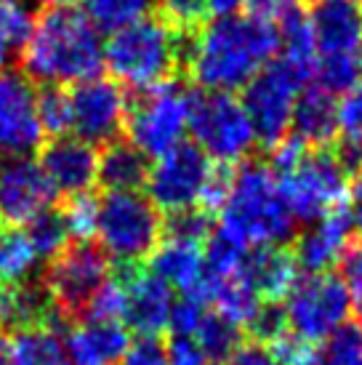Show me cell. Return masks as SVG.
<instances>
[{
	"label": "cell",
	"mask_w": 362,
	"mask_h": 365,
	"mask_svg": "<svg viewBox=\"0 0 362 365\" xmlns=\"http://www.w3.org/2000/svg\"><path fill=\"white\" fill-rule=\"evenodd\" d=\"M277 21L262 16H219L187 38L184 70L208 93H234L277 59Z\"/></svg>",
	"instance_id": "1"
},
{
	"label": "cell",
	"mask_w": 362,
	"mask_h": 365,
	"mask_svg": "<svg viewBox=\"0 0 362 365\" xmlns=\"http://www.w3.org/2000/svg\"><path fill=\"white\" fill-rule=\"evenodd\" d=\"M19 53L24 75L43 83L46 88L93 81L104 67V43L99 30L83 11L64 6L43 11Z\"/></svg>",
	"instance_id": "2"
},
{
	"label": "cell",
	"mask_w": 362,
	"mask_h": 365,
	"mask_svg": "<svg viewBox=\"0 0 362 365\" xmlns=\"http://www.w3.org/2000/svg\"><path fill=\"white\" fill-rule=\"evenodd\" d=\"M219 216L224 232L248 248H280L296 232V219L267 163L245 160L232 168Z\"/></svg>",
	"instance_id": "3"
},
{
	"label": "cell",
	"mask_w": 362,
	"mask_h": 365,
	"mask_svg": "<svg viewBox=\"0 0 362 365\" xmlns=\"http://www.w3.org/2000/svg\"><path fill=\"white\" fill-rule=\"evenodd\" d=\"M184 51L187 35L173 30L160 14H152L112 32L104 43V67L118 86L147 91L184 70Z\"/></svg>",
	"instance_id": "4"
},
{
	"label": "cell",
	"mask_w": 362,
	"mask_h": 365,
	"mask_svg": "<svg viewBox=\"0 0 362 365\" xmlns=\"http://www.w3.org/2000/svg\"><path fill=\"white\" fill-rule=\"evenodd\" d=\"M162 213L139 192H107L99 200V248L120 267H144L162 240Z\"/></svg>",
	"instance_id": "5"
},
{
	"label": "cell",
	"mask_w": 362,
	"mask_h": 365,
	"mask_svg": "<svg viewBox=\"0 0 362 365\" xmlns=\"http://www.w3.org/2000/svg\"><path fill=\"white\" fill-rule=\"evenodd\" d=\"M192 93L179 81H168L162 86L139 91L136 99L128 102L125 131L128 142L147 160L162 158L165 153L184 144V133L190 131Z\"/></svg>",
	"instance_id": "6"
},
{
	"label": "cell",
	"mask_w": 362,
	"mask_h": 365,
	"mask_svg": "<svg viewBox=\"0 0 362 365\" xmlns=\"http://www.w3.org/2000/svg\"><path fill=\"white\" fill-rule=\"evenodd\" d=\"M277 182L296 224H312L343 208L349 168L331 150H309L288 171L277 173Z\"/></svg>",
	"instance_id": "7"
},
{
	"label": "cell",
	"mask_w": 362,
	"mask_h": 365,
	"mask_svg": "<svg viewBox=\"0 0 362 365\" xmlns=\"http://www.w3.org/2000/svg\"><path fill=\"white\" fill-rule=\"evenodd\" d=\"M190 131L195 136V147L224 168L245 163L259 144L248 112L232 93H192Z\"/></svg>",
	"instance_id": "8"
},
{
	"label": "cell",
	"mask_w": 362,
	"mask_h": 365,
	"mask_svg": "<svg viewBox=\"0 0 362 365\" xmlns=\"http://www.w3.org/2000/svg\"><path fill=\"white\" fill-rule=\"evenodd\" d=\"M110 277V256L90 240H75L56 259H51L43 288L59 317L81 323Z\"/></svg>",
	"instance_id": "9"
},
{
	"label": "cell",
	"mask_w": 362,
	"mask_h": 365,
	"mask_svg": "<svg viewBox=\"0 0 362 365\" xmlns=\"http://www.w3.org/2000/svg\"><path fill=\"white\" fill-rule=\"evenodd\" d=\"M285 323L288 331L301 336L306 341H322L349 323V291L343 285L341 274L322 272V274H304L299 283L293 285V291L282 302Z\"/></svg>",
	"instance_id": "10"
},
{
	"label": "cell",
	"mask_w": 362,
	"mask_h": 365,
	"mask_svg": "<svg viewBox=\"0 0 362 365\" xmlns=\"http://www.w3.org/2000/svg\"><path fill=\"white\" fill-rule=\"evenodd\" d=\"M216 163L208 160L195 144H179L155 160L147 176V197L160 213H181L200 208L216 173Z\"/></svg>",
	"instance_id": "11"
},
{
	"label": "cell",
	"mask_w": 362,
	"mask_h": 365,
	"mask_svg": "<svg viewBox=\"0 0 362 365\" xmlns=\"http://www.w3.org/2000/svg\"><path fill=\"white\" fill-rule=\"evenodd\" d=\"M301 91L304 83L288 67H282L280 61L267 64L245 86L242 107L248 112V120L256 131V142L272 150L291 133L293 107H296V99Z\"/></svg>",
	"instance_id": "12"
},
{
	"label": "cell",
	"mask_w": 362,
	"mask_h": 365,
	"mask_svg": "<svg viewBox=\"0 0 362 365\" xmlns=\"http://www.w3.org/2000/svg\"><path fill=\"white\" fill-rule=\"evenodd\" d=\"M70 131L81 142L96 147V144H112L125 131L128 118V93L115 81L93 78V81L78 83L70 93Z\"/></svg>",
	"instance_id": "13"
},
{
	"label": "cell",
	"mask_w": 362,
	"mask_h": 365,
	"mask_svg": "<svg viewBox=\"0 0 362 365\" xmlns=\"http://www.w3.org/2000/svg\"><path fill=\"white\" fill-rule=\"evenodd\" d=\"M46 139L35 83L16 70L0 72V155L30 158Z\"/></svg>",
	"instance_id": "14"
},
{
	"label": "cell",
	"mask_w": 362,
	"mask_h": 365,
	"mask_svg": "<svg viewBox=\"0 0 362 365\" xmlns=\"http://www.w3.org/2000/svg\"><path fill=\"white\" fill-rule=\"evenodd\" d=\"M56 192L32 158H3L0 160V224L27 227L41 213L51 211Z\"/></svg>",
	"instance_id": "15"
},
{
	"label": "cell",
	"mask_w": 362,
	"mask_h": 365,
	"mask_svg": "<svg viewBox=\"0 0 362 365\" xmlns=\"http://www.w3.org/2000/svg\"><path fill=\"white\" fill-rule=\"evenodd\" d=\"M118 277L125 288V328L136 331L141 339H157L168 331L173 312V294L144 267H120Z\"/></svg>",
	"instance_id": "16"
},
{
	"label": "cell",
	"mask_w": 362,
	"mask_h": 365,
	"mask_svg": "<svg viewBox=\"0 0 362 365\" xmlns=\"http://www.w3.org/2000/svg\"><path fill=\"white\" fill-rule=\"evenodd\" d=\"M317 59L360 56L362 6L357 0H312L306 11Z\"/></svg>",
	"instance_id": "17"
},
{
	"label": "cell",
	"mask_w": 362,
	"mask_h": 365,
	"mask_svg": "<svg viewBox=\"0 0 362 365\" xmlns=\"http://www.w3.org/2000/svg\"><path fill=\"white\" fill-rule=\"evenodd\" d=\"M38 163L56 195L64 197L86 195L96 184V171H99L96 147L81 142L78 136H56L43 147Z\"/></svg>",
	"instance_id": "18"
},
{
	"label": "cell",
	"mask_w": 362,
	"mask_h": 365,
	"mask_svg": "<svg viewBox=\"0 0 362 365\" xmlns=\"http://www.w3.org/2000/svg\"><path fill=\"white\" fill-rule=\"evenodd\" d=\"M354 240V227L349 219V211H341L325 216L320 222H312L296 237V248L291 254L299 264V269L306 274L331 272L336 264L343 262Z\"/></svg>",
	"instance_id": "19"
},
{
	"label": "cell",
	"mask_w": 362,
	"mask_h": 365,
	"mask_svg": "<svg viewBox=\"0 0 362 365\" xmlns=\"http://www.w3.org/2000/svg\"><path fill=\"white\" fill-rule=\"evenodd\" d=\"M131 346V331L118 320H81L64 339L72 365H118Z\"/></svg>",
	"instance_id": "20"
},
{
	"label": "cell",
	"mask_w": 362,
	"mask_h": 365,
	"mask_svg": "<svg viewBox=\"0 0 362 365\" xmlns=\"http://www.w3.org/2000/svg\"><path fill=\"white\" fill-rule=\"evenodd\" d=\"M242 274L262 302L282 304L285 296L293 291V285L299 283L301 269L291 251L280 245V248H251L242 264Z\"/></svg>",
	"instance_id": "21"
},
{
	"label": "cell",
	"mask_w": 362,
	"mask_h": 365,
	"mask_svg": "<svg viewBox=\"0 0 362 365\" xmlns=\"http://www.w3.org/2000/svg\"><path fill=\"white\" fill-rule=\"evenodd\" d=\"M43 325H59V314L51 304L43 283L0 285V334H19Z\"/></svg>",
	"instance_id": "22"
},
{
	"label": "cell",
	"mask_w": 362,
	"mask_h": 365,
	"mask_svg": "<svg viewBox=\"0 0 362 365\" xmlns=\"http://www.w3.org/2000/svg\"><path fill=\"white\" fill-rule=\"evenodd\" d=\"M147 269L168 288H179L184 296H197L202 283V245L165 237L150 256Z\"/></svg>",
	"instance_id": "23"
},
{
	"label": "cell",
	"mask_w": 362,
	"mask_h": 365,
	"mask_svg": "<svg viewBox=\"0 0 362 365\" xmlns=\"http://www.w3.org/2000/svg\"><path fill=\"white\" fill-rule=\"evenodd\" d=\"M336 112L338 102L333 99V93L309 86L296 99L291 133L309 150H328V144L336 139Z\"/></svg>",
	"instance_id": "24"
},
{
	"label": "cell",
	"mask_w": 362,
	"mask_h": 365,
	"mask_svg": "<svg viewBox=\"0 0 362 365\" xmlns=\"http://www.w3.org/2000/svg\"><path fill=\"white\" fill-rule=\"evenodd\" d=\"M277 32H280L277 61L282 67H288L306 86V81L314 78V64H317V48H314L306 11L301 6H293L291 11H285L277 19Z\"/></svg>",
	"instance_id": "25"
},
{
	"label": "cell",
	"mask_w": 362,
	"mask_h": 365,
	"mask_svg": "<svg viewBox=\"0 0 362 365\" xmlns=\"http://www.w3.org/2000/svg\"><path fill=\"white\" fill-rule=\"evenodd\" d=\"M147 176H150V160L128 139L107 144L99 155L96 182L107 192H139V187L147 184Z\"/></svg>",
	"instance_id": "26"
},
{
	"label": "cell",
	"mask_w": 362,
	"mask_h": 365,
	"mask_svg": "<svg viewBox=\"0 0 362 365\" xmlns=\"http://www.w3.org/2000/svg\"><path fill=\"white\" fill-rule=\"evenodd\" d=\"M14 365H72L59 325L19 331L9 339Z\"/></svg>",
	"instance_id": "27"
},
{
	"label": "cell",
	"mask_w": 362,
	"mask_h": 365,
	"mask_svg": "<svg viewBox=\"0 0 362 365\" xmlns=\"http://www.w3.org/2000/svg\"><path fill=\"white\" fill-rule=\"evenodd\" d=\"M38 262L41 259L32 251L27 232L19 227L0 224V285L27 283Z\"/></svg>",
	"instance_id": "28"
},
{
	"label": "cell",
	"mask_w": 362,
	"mask_h": 365,
	"mask_svg": "<svg viewBox=\"0 0 362 365\" xmlns=\"http://www.w3.org/2000/svg\"><path fill=\"white\" fill-rule=\"evenodd\" d=\"M336 139L338 158L346 168H357L362 163V83L338 99L336 112Z\"/></svg>",
	"instance_id": "29"
},
{
	"label": "cell",
	"mask_w": 362,
	"mask_h": 365,
	"mask_svg": "<svg viewBox=\"0 0 362 365\" xmlns=\"http://www.w3.org/2000/svg\"><path fill=\"white\" fill-rule=\"evenodd\" d=\"M192 341L200 346V352L205 355V360L222 363L229 360V355L234 352V346L240 344V328L232 325L227 317H222L219 312L208 309L205 317L200 320L197 331L192 336Z\"/></svg>",
	"instance_id": "30"
},
{
	"label": "cell",
	"mask_w": 362,
	"mask_h": 365,
	"mask_svg": "<svg viewBox=\"0 0 362 365\" xmlns=\"http://www.w3.org/2000/svg\"><path fill=\"white\" fill-rule=\"evenodd\" d=\"M152 3L155 0H86V16L99 32H118L147 16Z\"/></svg>",
	"instance_id": "31"
},
{
	"label": "cell",
	"mask_w": 362,
	"mask_h": 365,
	"mask_svg": "<svg viewBox=\"0 0 362 365\" xmlns=\"http://www.w3.org/2000/svg\"><path fill=\"white\" fill-rule=\"evenodd\" d=\"M27 237H30V245L38 259H56V256L72 243V235L67 230V222L61 211H46L41 213L35 222L27 224Z\"/></svg>",
	"instance_id": "32"
},
{
	"label": "cell",
	"mask_w": 362,
	"mask_h": 365,
	"mask_svg": "<svg viewBox=\"0 0 362 365\" xmlns=\"http://www.w3.org/2000/svg\"><path fill=\"white\" fill-rule=\"evenodd\" d=\"M317 365H362V325L343 323L317 346Z\"/></svg>",
	"instance_id": "33"
},
{
	"label": "cell",
	"mask_w": 362,
	"mask_h": 365,
	"mask_svg": "<svg viewBox=\"0 0 362 365\" xmlns=\"http://www.w3.org/2000/svg\"><path fill=\"white\" fill-rule=\"evenodd\" d=\"M314 78H317V88L328 93H349L352 88L360 86V61L357 56H328V59H317L314 64Z\"/></svg>",
	"instance_id": "34"
},
{
	"label": "cell",
	"mask_w": 362,
	"mask_h": 365,
	"mask_svg": "<svg viewBox=\"0 0 362 365\" xmlns=\"http://www.w3.org/2000/svg\"><path fill=\"white\" fill-rule=\"evenodd\" d=\"M38 118L43 131L56 136H67L72 125L70 115V93L64 88H43L38 91Z\"/></svg>",
	"instance_id": "35"
},
{
	"label": "cell",
	"mask_w": 362,
	"mask_h": 365,
	"mask_svg": "<svg viewBox=\"0 0 362 365\" xmlns=\"http://www.w3.org/2000/svg\"><path fill=\"white\" fill-rule=\"evenodd\" d=\"M32 11L21 0H0V38L9 43L14 51H21L30 41L32 32Z\"/></svg>",
	"instance_id": "36"
},
{
	"label": "cell",
	"mask_w": 362,
	"mask_h": 365,
	"mask_svg": "<svg viewBox=\"0 0 362 365\" xmlns=\"http://www.w3.org/2000/svg\"><path fill=\"white\" fill-rule=\"evenodd\" d=\"M157 9H160V16L173 30L192 38L195 32L205 24V16H208V9H205V0H155Z\"/></svg>",
	"instance_id": "37"
},
{
	"label": "cell",
	"mask_w": 362,
	"mask_h": 365,
	"mask_svg": "<svg viewBox=\"0 0 362 365\" xmlns=\"http://www.w3.org/2000/svg\"><path fill=\"white\" fill-rule=\"evenodd\" d=\"M162 232H165V237H171V240L205 245V240H208L213 232V216L200 211V208L173 213L171 219H168V227H165Z\"/></svg>",
	"instance_id": "38"
},
{
	"label": "cell",
	"mask_w": 362,
	"mask_h": 365,
	"mask_svg": "<svg viewBox=\"0 0 362 365\" xmlns=\"http://www.w3.org/2000/svg\"><path fill=\"white\" fill-rule=\"evenodd\" d=\"M64 222L75 240H90V235H96V216H99V200L90 192L67 197L64 205Z\"/></svg>",
	"instance_id": "39"
},
{
	"label": "cell",
	"mask_w": 362,
	"mask_h": 365,
	"mask_svg": "<svg viewBox=\"0 0 362 365\" xmlns=\"http://www.w3.org/2000/svg\"><path fill=\"white\" fill-rule=\"evenodd\" d=\"M267 346L272 349L277 365H317V346L312 341L301 339V336L291 334V331L277 336Z\"/></svg>",
	"instance_id": "40"
},
{
	"label": "cell",
	"mask_w": 362,
	"mask_h": 365,
	"mask_svg": "<svg viewBox=\"0 0 362 365\" xmlns=\"http://www.w3.org/2000/svg\"><path fill=\"white\" fill-rule=\"evenodd\" d=\"M343 274L341 280L349 291V304L352 312L357 314V323L362 325V240L349 248V254L343 256Z\"/></svg>",
	"instance_id": "41"
},
{
	"label": "cell",
	"mask_w": 362,
	"mask_h": 365,
	"mask_svg": "<svg viewBox=\"0 0 362 365\" xmlns=\"http://www.w3.org/2000/svg\"><path fill=\"white\" fill-rule=\"evenodd\" d=\"M118 365H168L165 346H162L157 339H139V341H131L128 352L123 355V360Z\"/></svg>",
	"instance_id": "42"
},
{
	"label": "cell",
	"mask_w": 362,
	"mask_h": 365,
	"mask_svg": "<svg viewBox=\"0 0 362 365\" xmlns=\"http://www.w3.org/2000/svg\"><path fill=\"white\" fill-rule=\"evenodd\" d=\"M229 365H277V360L267 344L248 339L234 346V352L229 355Z\"/></svg>",
	"instance_id": "43"
},
{
	"label": "cell",
	"mask_w": 362,
	"mask_h": 365,
	"mask_svg": "<svg viewBox=\"0 0 362 365\" xmlns=\"http://www.w3.org/2000/svg\"><path fill=\"white\" fill-rule=\"evenodd\" d=\"M165 357L168 365H205V355L200 352V346L195 344L187 336H173L171 344L165 346Z\"/></svg>",
	"instance_id": "44"
},
{
	"label": "cell",
	"mask_w": 362,
	"mask_h": 365,
	"mask_svg": "<svg viewBox=\"0 0 362 365\" xmlns=\"http://www.w3.org/2000/svg\"><path fill=\"white\" fill-rule=\"evenodd\" d=\"M245 6H248V11H251L253 16L277 21L285 11H291L293 6H299V3H296V0H245Z\"/></svg>",
	"instance_id": "45"
},
{
	"label": "cell",
	"mask_w": 362,
	"mask_h": 365,
	"mask_svg": "<svg viewBox=\"0 0 362 365\" xmlns=\"http://www.w3.org/2000/svg\"><path fill=\"white\" fill-rule=\"evenodd\" d=\"M242 6H245V0H205L208 14H216V16H232Z\"/></svg>",
	"instance_id": "46"
},
{
	"label": "cell",
	"mask_w": 362,
	"mask_h": 365,
	"mask_svg": "<svg viewBox=\"0 0 362 365\" xmlns=\"http://www.w3.org/2000/svg\"><path fill=\"white\" fill-rule=\"evenodd\" d=\"M349 192H352L354 203L362 205V163L354 168V176H352V182H349Z\"/></svg>",
	"instance_id": "47"
},
{
	"label": "cell",
	"mask_w": 362,
	"mask_h": 365,
	"mask_svg": "<svg viewBox=\"0 0 362 365\" xmlns=\"http://www.w3.org/2000/svg\"><path fill=\"white\" fill-rule=\"evenodd\" d=\"M0 365H14L11 360V346H9V339L0 334Z\"/></svg>",
	"instance_id": "48"
},
{
	"label": "cell",
	"mask_w": 362,
	"mask_h": 365,
	"mask_svg": "<svg viewBox=\"0 0 362 365\" xmlns=\"http://www.w3.org/2000/svg\"><path fill=\"white\" fill-rule=\"evenodd\" d=\"M11 53H14V48H11L9 43L0 38V72L6 70V64L11 61Z\"/></svg>",
	"instance_id": "49"
},
{
	"label": "cell",
	"mask_w": 362,
	"mask_h": 365,
	"mask_svg": "<svg viewBox=\"0 0 362 365\" xmlns=\"http://www.w3.org/2000/svg\"><path fill=\"white\" fill-rule=\"evenodd\" d=\"M48 3H53V6H64V9H72L75 3H81V0H48Z\"/></svg>",
	"instance_id": "50"
},
{
	"label": "cell",
	"mask_w": 362,
	"mask_h": 365,
	"mask_svg": "<svg viewBox=\"0 0 362 365\" xmlns=\"http://www.w3.org/2000/svg\"><path fill=\"white\" fill-rule=\"evenodd\" d=\"M21 3H27V6H30V3H48V0H21Z\"/></svg>",
	"instance_id": "51"
},
{
	"label": "cell",
	"mask_w": 362,
	"mask_h": 365,
	"mask_svg": "<svg viewBox=\"0 0 362 365\" xmlns=\"http://www.w3.org/2000/svg\"><path fill=\"white\" fill-rule=\"evenodd\" d=\"M357 61H360V72H362V48H360V56H357Z\"/></svg>",
	"instance_id": "52"
}]
</instances>
